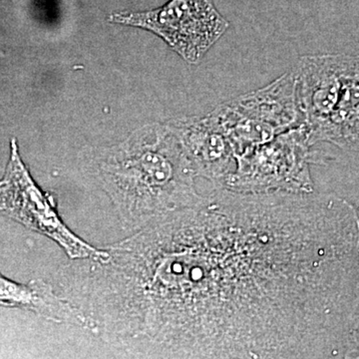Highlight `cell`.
Listing matches in <instances>:
<instances>
[{"mask_svg":"<svg viewBox=\"0 0 359 359\" xmlns=\"http://www.w3.org/2000/svg\"><path fill=\"white\" fill-rule=\"evenodd\" d=\"M102 297L141 358H340L359 309L358 218L337 198L216 188L111 245Z\"/></svg>","mask_w":359,"mask_h":359,"instance_id":"6da1fadb","label":"cell"},{"mask_svg":"<svg viewBox=\"0 0 359 359\" xmlns=\"http://www.w3.org/2000/svg\"><path fill=\"white\" fill-rule=\"evenodd\" d=\"M104 156L99 179L124 231L135 233L203 199L192 164L171 130L149 132Z\"/></svg>","mask_w":359,"mask_h":359,"instance_id":"7a4b0ae2","label":"cell"},{"mask_svg":"<svg viewBox=\"0 0 359 359\" xmlns=\"http://www.w3.org/2000/svg\"><path fill=\"white\" fill-rule=\"evenodd\" d=\"M210 115L230 141L236 159L301 126L294 70L264 88L226 101Z\"/></svg>","mask_w":359,"mask_h":359,"instance_id":"3957f363","label":"cell"},{"mask_svg":"<svg viewBox=\"0 0 359 359\" xmlns=\"http://www.w3.org/2000/svg\"><path fill=\"white\" fill-rule=\"evenodd\" d=\"M304 127H295L238 157L223 188L238 194H311V164L320 163Z\"/></svg>","mask_w":359,"mask_h":359,"instance_id":"277c9868","label":"cell"},{"mask_svg":"<svg viewBox=\"0 0 359 359\" xmlns=\"http://www.w3.org/2000/svg\"><path fill=\"white\" fill-rule=\"evenodd\" d=\"M110 21L155 33L191 65L199 63L230 26L212 0H170L153 11L113 14Z\"/></svg>","mask_w":359,"mask_h":359,"instance_id":"5b68a950","label":"cell"},{"mask_svg":"<svg viewBox=\"0 0 359 359\" xmlns=\"http://www.w3.org/2000/svg\"><path fill=\"white\" fill-rule=\"evenodd\" d=\"M0 204L9 218L50 238L72 261L98 259L105 254V250L92 247L63 223L55 204L40 190L21 161L14 139L6 174L0 181Z\"/></svg>","mask_w":359,"mask_h":359,"instance_id":"8992f818","label":"cell"},{"mask_svg":"<svg viewBox=\"0 0 359 359\" xmlns=\"http://www.w3.org/2000/svg\"><path fill=\"white\" fill-rule=\"evenodd\" d=\"M170 130L185 151L196 176L209 180L216 188H223L237 160L230 141L212 116L186 120Z\"/></svg>","mask_w":359,"mask_h":359,"instance_id":"52a82bcc","label":"cell"},{"mask_svg":"<svg viewBox=\"0 0 359 359\" xmlns=\"http://www.w3.org/2000/svg\"><path fill=\"white\" fill-rule=\"evenodd\" d=\"M342 150L359 152V55L344 54L334 109L318 136Z\"/></svg>","mask_w":359,"mask_h":359,"instance_id":"ba28073f","label":"cell"},{"mask_svg":"<svg viewBox=\"0 0 359 359\" xmlns=\"http://www.w3.org/2000/svg\"><path fill=\"white\" fill-rule=\"evenodd\" d=\"M0 306L32 311L56 323L80 325L76 311L69 302L56 294L53 285L40 278L20 283L0 273Z\"/></svg>","mask_w":359,"mask_h":359,"instance_id":"9c48e42d","label":"cell"},{"mask_svg":"<svg viewBox=\"0 0 359 359\" xmlns=\"http://www.w3.org/2000/svg\"><path fill=\"white\" fill-rule=\"evenodd\" d=\"M342 358H359V311L354 314L347 330Z\"/></svg>","mask_w":359,"mask_h":359,"instance_id":"30bf717a","label":"cell"},{"mask_svg":"<svg viewBox=\"0 0 359 359\" xmlns=\"http://www.w3.org/2000/svg\"><path fill=\"white\" fill-rule=\"evenodd\" d=\"M0 212H1V204H0Z\"/></svg>","mask_w":359,"mask_h":359,"instance_id":"8fae6325","label":"cell"}]
</instances>
